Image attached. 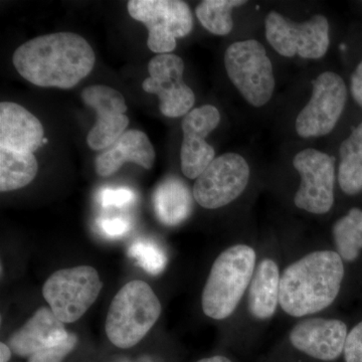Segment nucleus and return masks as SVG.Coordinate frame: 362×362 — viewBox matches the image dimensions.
<instances>
[{
	"label": "nucleus",
	"instance_id": "nucleus-1",
	"mask_svg": "<svg viewBox=\"0 0 362 362\" xmlns=\"http://www.w3.org/2000/svg\"><path fill=\"white\" fill-rule=\"evenodd\" d=\"M89 42L73 33L40 35L20 45L13 63L21 77L42 88L71 89L95 65Z\"/></svg>",
	"mask_w": 362,
	"mask_h": 362
},
{
	"label": "nucleus",
	"instance_id": "nucleus-2",
	"mask_svg": "<svg viewBox=\"0 0 362 362\" xmlns=\"http://www.w3.org/2000/svg\"><path fill=\"white\" fill-rule=\"evenodd\" d=\"M344 278L337 252L317 251L288 266L281 276L280 306L292 317L315 314L337 299Z\"/></svg>",
	"mask_w": 362,
	"mask_h": 362
},
{
	"label": "nucleus",
	"instance_id": "nucleus-3",
	"mask_svg": "<svg viewBox=\"0 0 362 362\" xmlns=\"http://www.w3.org/2000/svg\"><path fill=\"white\" fill-rule=\"evenodd\" d=\"M256 252L247 245H235L216 258L202 291V310L209 318L223 320L232 315L251 284Z\"/></svg>",
	"mask_w": 362,
	"mask_h": 362
},
{
	"label": "nucleus",
	"instance_id": "nucleus-4",
	"mask_svg": "<svg viewBox=\"0 0 362 362\" xmlns=\"http://www.w3.org/2000/svg\"><path fill=\"white\" fill-rule=\"evenodd\" d=\"M161 314V304L152 288L141 280L123 286L107 314V337L119 349L135 346L146 337Z\"/></svg>",
	"mask_w": 362,
	"mask_h": 362
},
{
	"label": "nucleus",
	"instance_id": "nucleus-5",
	"mask_svg": "<svg viewBox=\"0 0 362 362\" xmlns=\"http://www.w3.org/2000/svg\"><path fill=\"white\" fill-rule=\"evenodd\" d=\"M225 66L228 78L247 103L265 106L275 90L273 65L265 47L256 40L233 42L226 49Z\"/></svg>",
	"mask_w": 362,
	"mask_h": 362
},
{
	"label": "nucleus",
	"instance_id": "nucleus-6",
	"mask_svg": "<svg viewBox=\"0 0 362 362\" xmlns=\"http://www.w3.org/2000/svg\"><path fill=\"white\" fill-rule=\"evenodd\" d=\"M102 287L96 269L78 266L54 272L45 281L42 295L62 322L73 323L89 310Z\"/></svg>",
	"mask_w": 362,
	"mask_h": 362
},
{
	"label": "nucleus",
	"instance_id": "nucleus-7",
	"mask_svg": "<svg viewBox=\"0 0 362 362\" xmlns=\"http://www.w3.org/2000/svg\"><path fill=\"white\" fill-rule=\"evenodd\" d=\"M128 13L148 30L147 45L158 54H169L176 39L187 37L194 28V18L187 2L180 0H130Z\"/></svg>",
	"mask_w": 362,
	"mask_h": 362
},
{
	"label": "nucleus",
	"instance_id": "nucleus-8",
	"mask_svg": "<svg viewBox=\"0 0 362 362\" xmlns=\"http://www.w3.org/2000/svg\"><path fill=\"white\" fill-rule=\"evenodd\" d=\"M266 39L281 56H298L308 59L323 58L329 47V23L322 14L296 23L277 11H270L265 20Z\"/></svg>",
	"mask_w": 362,
	"mask_h": 362
},
{
	"label": "nucleus",
	"instance_id": "nucleus-9",
	"mask_svg": "<svg viewBox=\"0 0 362 362\" xmlns=\"http://www.w3.org/2000/svg\"><path fill=\"white\" fill-rule=\"evenodd\" d=\"M312 87L310 100L295 121V129L302 138L329 134L339 121L349 96L344 81L333 71L319 75Z\"/></svg>",
	"mask_w": 362,
	"mask_h": 362
},
{
	"label": "nucleus",
	"instance_id": "nucleus-10",
	"mask_svg": "<svg viewBox=\"0 0 362 362\" xmlns=\"http://www.w3.org/2000/svg\"><path fill=\"white\" fill-rule=\"evenodd\" d=\"M250 180V166L242 156L226 153L216 157L195 180L192 194L199 206L221 209L245 192Z\"/></svg>",
	"mask_w": 362,
	"mask_h": 362
},
{
	"label": "nucleus",
	"instance_id": "nucleus-11",
	"mask_svg": "<svg viewBox=\"0 0 362 362\" xmlns=\"http://www.w3.org/2000/svg\"><path fill=\"white\" fill-rule=\"evenodd\" d=\"M335 159L322 151L308 148L298 152L293 165L301 176L294 197L298 209L314 214H327L334 204Z\"/></svg>",
	"mask_w": 362,
	"mask_h": 362
},
{
	"label": "nucleus",
	"instance_id": "nucleus-12",
	"mask_svg": "<svg viewBox=\"0 0 362 362\" xmlns=\"http://www.w3.org/2000/svg\"><path fill=\"white\" fill-rule=\"evenodd\" d=\"M150 77L142 89L158 97L159 109L164 116L177 118L187 115L195 103L194 90L183 82L185 63L173 54H157L149 62Z\"/></svg>",
	"mask_w": 362,
	"mask_h": 362
},
{
	"label": "nucleus",
	"instance_id": "nucleus-13",
	"mask_svg": "<svg viewBox=\"0 0 362 362\" xmlns=\"http://www.w3.org/2000/svg\"><path fill=\"white\" fill-rule=\"evenodd\" d=\"M220 122V112L211 105L194 109L183 118L180 163L181 171L185 177L197 180L214 161L216 151L206 141V138Z\"/></svg>",
	"mask_w": 362,
	"mask_h": 362
},
{
	"label": "nucleus",
	"instance_id": "nucleus-14",
	"mask_svg": "<svg viewBox=\"0 0 362 362\" xmlns=\"http://www.w3.org/2000/svg\"><path fill=\"white\" fill-rule=\"evenodd\" d=\"M82 99L97 113V122L87 136L88 145L93 150L109 148L129 125L123 95L108 86L94 85L85 88Z\"/></svg>",
	"mask_w": 362,
	"mask_h": 362
},
{
	"label": "nucleus",
	"instance_id": "nucleus-15",
	"mask_svg": "<svg viewBox=\"0 0 362 362\" xmlns=\"http://www.w3.org/2000/svg\"><path fill=\"white\" fill-rule=\"evenodd\" d=\"M347 326L337 319L308 318L300 321L290 332L295 349L323 361L337 359L344 352Z\"/></svg>",
	"mask_w": 362,
	"mask_h": 362
},
{
	"label": "nucleus",
	"instance_id": "nucleus-16",
	"mask_svg": "<svg viewBox=\"0 0 362 362\" xmlns=\"http://www.w3.org/2000/svg\"><path fill=\"white\" fill-rule=\"evenodd\" d=\"M69 337L70 333L52 309L40 307L23 327L11 334L8 346L16 356L30 357L40 350L56 346Z\"/></svg>",
	"mask_w": 362,
	"mask_h": 362
},
{
	"label": "nucleus",
	"instance_id": "nucleus-17",
	"mask_svg": "<svg viewBox=\"0 0 362 362\" xmlns=\"http://www.w3.org/2000/svg\"><path fill=\"white\" fill-rule=\"evenodd\" d=\"M42 124L25 107L1 102L0 104V148L33 152L44 144Z\"/></svg>",
	"mask_w": 362,
	"mask_h": 362
},
{
	"label": "nucleus",
	"instance_id": "nucleus-18",
	"mask_svg": "<svg viewBox=\"0 0 362 362\" xmlns=\"http://www.w3.org/2000/svg\"><path fill=\"white\" fill-rule=\"evenodd\" d=\"M156 161V150L144 132H124L106 151L95 160L96 173L102 177L116 173L126 162H133L145 169H151Z\"/></svg>",
	"mask_w": 362,
	"mask_h": 362
},
{
	"label": "nucleus",
	"instance_id": "nucleus-19",
	"mask_svg": "<svg viewBox=\"0 0 362 362\" xmlns=\"http://www.w3.org/2000/svg\"><path fill=\"white\" fill-rule=\"evenodd\" d=\"M281 275L277 264L271 259L259 262L249 287L247 307L255 319L267 320L280 304Z\"/></svg>",
	"mask_w": 362,
	"mask_h": 362
},
{
	"label": "nucleus",
	"instance_id": "nucleus-20",
	"mask_svg": "<svg viewBox=\"0 0 362 362\" xmlns=\"http://www.w3.org/2000/svg\"><path fill=\"white\" fill-rule=\"evenodd\" d=\"M194 194L177 177H168L159 183L153 195L157 218L163 225L175 226L192 214Z\"/></svg>",
	"mask_w": 362,
	"mask_h": 362
},
{
	"label": "nucleus",
	"instance_id": "nucleus-21",
	"mask_svg": "<svg viewBox=\"0 0 362 362\" xmlns=\"http://www.w3.org/2000/svg\"><path fill=\"white\" fill-rule=\"evenodd\" d=\"M338 183L344 194L362 192V122L356 126L339 148Z\"/></svg>",
	"mask_w": 362,
	"mask_h": 362
},
{
	"label": "nucleus",
	"instance_id": "nucleus-22",
	"mask_svg": "<svg viewBox=\"0 0 362 362\" xmlns=\"http://www.w3.org/2000/svg\"><path fill=\"white\" fill-rule=\"evenodd\" d=\"M39 170L33 153L0 148V190L13 192L30 185Z\"/></svg>",
	"mask_w": 362,
	"mask_h": 362
},
{
	"label": "nucleus",
	"instance_id": "nucleus-23",
	"mask_svg": "<svg viewBox=\"0 0 362 362\" xmlns=\"http://www.w3.org/2000/svg\"><path fill=\"white\" fill-rule=\"evenodd\" d=\"M332 235L343 261H356L362 250V209L354 207L335 221Z\"/></svg>",
	"mask_w": 362,
	"mask_h": 362
},
{
	"label": "nucleus",
	"instance_id": "nucleus-24",
	"mask_svg": "<svg viewBox=\"0 0 362 362\" xmlns=\"http://www.w3.org/2000/svg\"><path fill=\"white\" fill-rule=\"evenodd\" d=\"M246 4L240 0H204L197 6L195 13L199 23L209 33L226 35L233 28V8Z\"/></svg>",
	"mask_w": 362,
	"mask_h": 362
},
{
	"label": "nucleus",
	"instance_id": "nucleus-25",
	"mask_svg": "<svg viewBox=\"0 0 362 362\" xmlns=\"http://www.w3.org/2000/svg\"><path fill=\"white\" fill-rule=\"evenodd\" d=\"M128 255L150 275H159L168 265L163 249L152 240H135L128 250Z\"/></svg>",
	"mask_w": 362,
	"mask_h": 362
},
{
	"label": "nucleus",
	"instance_id": "nucleus-26",
	"mask_svg": "<svg viewBox=\"0 0 362 362\" xmlns=\"http://www.w3.org/2000/svg\"><path fill=\"white\" fill-rule=\"evenodd\" d=\"M77 342V337L70 333V337L65 341L33 354L32 356L28 357V362H63L65 357L75 349Z\"/></svg>",
	"mask_w": 362,
	"mask_h": 362
},
{
	"label": "nucleus",
	"instance_id": "nucleus-27",
	"mask_svg": "<svg viewBox=\"0 0 362 362\" xmlns=\"http://www.w3.org/2000/svg\"><path fill=\"white\" fill-rule=\"evenodd\" d=\"M136 199L135 192L128 187L102 189L99 194V202L103 207H124L130 206Z\"/></svg>",
	"mask_w": 362,
	"mask_h": 362
},
{
	"label": "nucleus",
	"instance_id": "nucleus-28",
	"mask_svg": "<svg viewBox=\"0 0 362 362\" xmlns=\"http://www.w3.org/2000/svg\"><path fill=\"white\" fill-rule=\"evenodd\" d=\"M100 233L109 239L123 237L130 232L129 221L123 218H102L97 221Z\"/></svg>",
	"mask_w": 362,
	"mask_h": 362
},
{
	"label": "nucleus",
	"instance_id": "nucleus-29",
	"mask_svg": "<svg viewBox=\"0 0 362 362\" xmlns=\"http://www.w3.org/2000/svg\"><path fill=\"white\" fill-rule=\"evenodd\" d=\"M343 354L346 362H362V321L347 335Z\"/></svg>",
	"mask_w": 362,
	"mask_h": 362
},
{
	"label": "nucleus",
	"instance_id": "nucleus-30",
	"mask_svg": "<svg viewBox=\"0 0 362 362\" xmlns=\"http://www.w3.org/2000/svg\"><path fill=\"white\" fill-rule=\"evenodd\" d=\"M350 93L354 101L362 109V59L350 78Z\"/></svg>",
	"mask_w": 362,
	"mask_h": 362
},
{
	"label": "nucleus",
	"instance_id": "nucleus-31",
	"mask_svg": "<svg viewBox=\"0 0 362 362\" xmlns=\"http://www.w3.org/2000/svg\"><path fill=\"white\" fill-rule=\"evenodd\" d=\"M11 347L8 345L6 344V343H1L0 344V362H8L9 359H11Z\"/></svg>",
	"mask_w": 362,
	"mask_h": 362
},
{
	"label": "nucleus",
	"instance_id": "nucleus-32",
	"mask_svg": "<svg viewBox=\"0 0 362 362\" xmlns=\"http://www.w3.org/2000/svg\"><path fill=\"white\" fill-rule=\"evenodd\" d=\"M197 362H232L230 359L226 358L225 356H216L213 357H207V358L202 359Z\"/></svg>",
	"mask_w": 362,
	"mask_h": 362
},
{
	"label": "nucleus",
	"instance_id": "nucleus-33",
	"mask_svg": "<svg viewBox=\"0 0 362 362\" xmlns=\"http://www.w3.org/2000/svg\"><path fill=\"white\" fill-rule=\"evenodd\" d=\"M117 362H154L152 361V358H150L149 356H141L138 357L136 359H122V361H118Z\"/></svg>",
	"mask_w": 362,
	"mask_h": 362
}]
</instances>
